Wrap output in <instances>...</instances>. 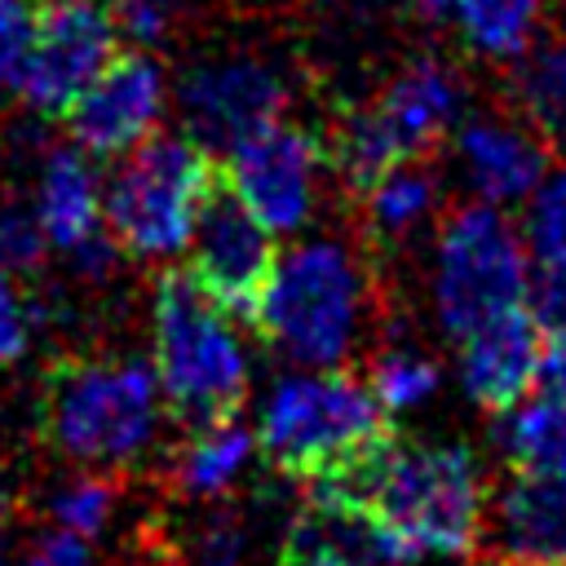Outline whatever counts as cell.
Masks as SVG:
<instances>
[{"instance_id":"obj_36","label":"cell","mask_w":566,"mask_h":566,"mask_svg":"<svg viewBox=\"0 0 566 566\" xmlns=\"http://www.w3.org/2000/svg\"><path fill=\"white\" fill-rule=\"evenodd\" d=\"M279 566H349L332 553H318V548H283V562Z\"/></svg>"},{"instance_id":"obj_4","label":"cell","mask_w":566,"mask_h":566,"mask_svg":"<svg viewBox=\"0 0 566 566\" xmlns=\"http://www.w3.org/2000/svg\"><path fill=\"white\" fill-rule=\"evenodd\" d=\"M367 270L340 239H301L274 256L252 305L256 332L296 367H340L367 323Z\"/></svg>"},{"instance_id":"obj_35","label":"cell","mask_w":566,"mask_h":566,"mask_svg":"<svg viewBox=\"0 0 566 566\" xmlns=\"http://www.w3.org/2000/svg\"><path fill=\"white\" fill-rule=\"evenodd\" d=\"M22 513V491H18V482L4 473V464H0V531L13 522Z\"/></svg>"},{"instance_id":"obj_21","label":"cell","mask_w":566,"mask_h":566,"mask_svg":"<svg viewBox=\"0 0 566 566\" xmlns=\"http://www.w3.org/2000/svg\"><path fill=\"white\" fill-rule=\"evenodd\" d=\"M447 18L478 57L517 62L539 35L544 0H451Z\"/></svg>"},{"instance_id":"obj_25","label":"cell","mask_w":566,"mask_h":566,"mask_svg":"<svg viewBox=\"0 0 566 566\" xmlns=\"http://www.w3.org/2000/svg\"><path fill=\"white\" fill-rule=\"evenodd\" d=\"M363 385L371 389V398L380 402V411L394 420V416H407V411L424 407L438 394L442 371H438V363L424 349H416V345H389V349H380L371 358Z\"/></svg>"},{"instance_id":"obj_27","label":"cell","mask_w":566,"mask_h":566,"mask_svg":"<svg viewBox=\"0 0 566 566\" xmlns=\"http://www.w3.org/2000/svg\"><path fill=\"white\" fill-rule=\"evenodd\" d=\"M248 548H252V535L234 513H203L186 526L181 566H243Z\"/></svg>"},{"instance_id":"obj_10","label":"cell","mask_w":566,"mask_h":566,"mask_svg":"<svg viewBox=\"0 0 566 566\" xmlns=\"http://www.w3.org/2000/svg\"><path fill=\"white\" fill-rule=\"evenodd\" d=\"M323 164L327 150L310 128L274 119L226 155V186L279 239V234H296L314 217Z\"/></svg>"},{"instance_id":"obj_7","label":"cell","mask_w":566,"mask_h":566,"mask_svg":"<svg viewBox=\"0 0 566 566\" xmlns=\"http://www.w3.org/2000/svg\"><path fill=\"white\" fill-rule=\"evenodd\" d=\"M531 287V252L522 226L509 221L495 203L455 208L433 239V314L447 336H464L478 323L526 305Z\"/></svg>"},{"instance_id":"obj_8","label":"cell","mask_w":566,"mask_h":566,"mask_svg":"<svg viewBox=\"0 0 566 566\" xmlns=\"http://www.w3.org/2000/svg\"><path fill=\"white\" fill-rule=\"evenodd\" d=\"M287 80L261 53H208L195 57L177 80V115L195 146L230 155L239 142L283 119Z\"/></svg>"},{"instance_id":"obj_5","label":"cell","mask_w":566,"mask_h":566,"mask_svg":"<svg viewBox=\"0 0 566 566\" xmlns=\"http://www.w3.org/2000/svg\"><path fill=\"white\" fill-rule=\"evenodd\" d=\"M155 380L164 402L186 424L239 416L252 380L248 345L234 314L221 310L190 270H168L155 283Z\"/></svg>"},{"instance_id":"obj_19","label":"cell","mask_w":566,"mask_h":566,"mask_svg":"<svg viewBox=\"0 0 566 566\" xmlns=\"http://www.w3.org/2000/svg\"><path fill=\"white\" fill-rule=\"evenodd\" d=\"M495 447L513 469L566 478V389H535L504 407Z\"/></svg>"},{"instance_id":"obj_2","label":"cell","mask_w":566,"mask_h":566,"mask_svg":"<svg viewBox=\"0 0 566 566\" xmlns=\"http://www.w3.org/2000/svg\"><path fill=\"white\" fill-rule=\"evenodd\" d=\"M164 407L150 363L66 354L40 385V433L80 469L124 473L159 442Z\"/></svg>"},{"instance_id":"obj_6","label":"cell","mask_w":566,"mask_h":566,"mask_svg":"<svg viewBox=\"0 0 566 566\" xmlns=\"http://www.w3.org/2000/svg\"><path fill=\"white\" fill-rule=\"evenodd\" d=\"M217 186V164L190 137H146L124 150L102 190V221L133 261H172L186 252L195 217Z\"/></svg>"},{"instance_id":"obj_30","label":"cell","mask_w":566,"mask_h":566,"mask_svg":"<svg viewBox=\"0 0 566 566\" xmlns=\"http://www.w3.org/2000/svg\"><path fill=\"white\" fill-rule=\"evenodd\" d=\"M526 310L539 332H566V265H539V279L526 287Z\"/></svg>"},{"instance_id":"obj_15","label":"cell","mask_w":566,"mask_h":566,"mask_svg":"<svg viewBox=\"0 0 566 566\" xmlns=\"http://www.w3.org/2000/svg\"><path fill=\"white\" fill-rule=\"evenodd\" d=\"M482 535L504 566H566V478L517 469L486 509Z\"/></svg>"},{"instance_id":"obj_1","label":"cell","mask_w":566,"mask_h":566,"mask_svg":"<svg viewBox=\"0 0 566 566\" xmlns=\"http://www.w3.org/2000/svg\"><path fill=\"white\" fill-rule=\"evenodd\" d=\"M310 491L358 504L380 539L385 566L464 557L482 539L486 478L460 442H385L358 469L310 482Z\"/></svg>"},{"instance_id":"obj_33","label":"cell","mask_w":566,"mask_h":566,"mask_svg":"<svg viewBox=\"0 0 566 566\" xmlns=\"http://www.w3.org/2000/svg\"><path fill=\"white\" fill-rule=\"evenodd\" d=\"M27 336H31V318H27V305L18 301L9 274L0 270V367L22 358L27 349Z\"/></svg>"},{"instance_id":"obj_37","label":"cell","mask_w":566,"mask_h":566,"mask_svg":"<svg viewBox=\"0 0 566 566\" xmlns=\"http://www.w3.org/2000/svg\"><path fill=\"white\" fill-rule=\"evenodd\" d=\"M424 13H433V18H447V9H451V0H416Z\"/></svg>"},{"instance_id":"obj_34","label":"cell","mask_w":566,"mask_h":566,"mask_svg":"<svg viewBox=\"0 0 566 566\" xmlns=\"http://www.w3.org/2000/svg\"><path fill=\"white\" fill-rule=\"evenodd\" d=\"M535 389H566V332H544L539 336Z\"/></svg>"},{"instance_id":"obj_11","label":"cell","mask_w":566,"mask_h":566,"mask_svg":"<svg viewBox=\"0 0 566 566\" xmlns=\"http://www.w3.org/2000/svg\"><path fill=\"white\" fill-rule=\"evenodd\" d=\"M186 252H190V279L221 310L252 318V305L261 296V283L279 248H274V234L261 226V217L221 177L195 217Z\"/></svg>"},{"instance_id":"obj_22","label":"cell","mask_w":566,"mask_h":566,"mask_svg":"<svg viewBox=\"0 0 566 566\" xmlns=\"http://www.w3.org/2000/svg\"><path fill=\"white\" fill-rule=\"evenodd\" d=\"M513 102L548 146L566 150V35L531 44L517 57Z\"/></svg>"},{"instance_id":"obj_28","label":"cell","mask_w":566,"mask_h":566,"mask_svg":"<svg viewBox=\"0 0 566 566\" xmlns=\"http://www.w3.org/2000/svg\"><path fill=\"white\" fill-rule=\"evenodd\" d=\"M49 239L35 221V212L18 203H0V270L4 274H35L44 265Z\"/></svg>"},{"instance_id":"obj_29","label":"cell","mask_w":566,"mask_h":566,"mask_svg":"<svg viewBox=\"0 0 566 566\" xmlns=\"http://www.w3.org/2000/svg\"><path fill=\"white\" fill-rule=\"evenodd\" d=\"M35 31V9L27 0H0V88L18 84Z\"/></svg>"},{"instance_id":"obj_32","label":"cell","mask_w":566,"mask_h":566,"mask_svg":"<svg viewBox=\"0 0 566 566\" xmlns=\"http://www.w3.org/2000/svg\"><path fill=\"white\" fill-rule=\"evenodd\" d=\"M22 566H97V557H93L88 539H80L71 531H44L22 553Z\"/></svg>"},{"instance_id":"obj_14","label":"cell","mask_w":566,"mask_h":566,"mask_svg":"<svg viewBox=\"0 0 566 566\" xmlns=\"http://www.w3.org/2000/svg\"><path fill=\"white\" fill-rule=\"evenodd\" d=\"M539 336L544 332L526 305H513L478 323L473 332L455 336L460 340L455 371H460V389L469 394V402L486 411H504L522 394H531L535 363H539Z\"/></svg>"},{"instance_id":"obj_40","label":"cell","mask_w":566,"mask_h":566,"mask_svg":"<svg viewBox=\"0 0 566 566\" xmlns=\"http://www.w3.org/2000/svg\"><path fill=\"white\" fill-rule=\"evenodd\" d=\"M177 566H181V562H177Z\"/></svg>"},{"instance_id":"obj_16","label":"cell","mask_w":566,"mask_h":566,"mask_svg":"<svg viewBox=\"0 0 566 566\" xmlns=\"http://www.w3.org/2000/svg\"><path fill=\"white\" fill-rule=\"evenodd\" d=\"M371 106H376L380 124L394 133V142L402 146V155L420 159L429 146H438L464 119L469 84L442 57H416L385 84V93Z\"/></svg>"},{"instance_id":"obj_23","label":"cell","mask_w":566,"mask_h":566,"mask_svg":"<svg viewBox=\"0 0 566 566\" xmlns=\"http://www.w3.org/2000/svg\"><path fill=\"white\" fill-rule=\"evenodd\" d=\"M407 155H402V146L394 142V133L380 124V115H376V106L367 102V106H354L349 115H340V124H336V133H332V142H327V164L336 168V177L354 190V195H363L380 172H389L394 164H402Z\"/></svg>"},{"instance_id":"obj_18","label":"cell","mask_w":566,"mask_h":566,"mask_svg":"<svg viewBox=\"0 0 566 566\" xmlns=\"http://www.w3.org/2000/svg\"><path fill=\"white\" fill-rule=\"evenodd\" d=\"M252 451H256V438L239 416L190 424L186 442L168 460V482H172L177 495H186L195 504L221 500L243 482V473L252 464Z\"/></svg>"},{"instance_id":"obj_9","label":"cell","mask_w":566,"mask_h":566,"mask_svg":"<svg viewBox=\"0 0 566 566\" xmlns=\"http://www.w3.org/2000/svg\"><path fill=\"white\" fill-rule=\"evenodd\" d=\"M115 53H119V22L106 4L49 0L35 13L31 49L13 88L35 115L62 119Z\"/></svg>"},{"instance_id":"obj_31","label":"cell","mask_w":566,"mask_h":566,"mask_svg":"<svg viewBox=\"0 0 566 566\" xmlns=\"http://www.w3.org/2000/svg\"><path fill=\"white\" fill-rule=\"evenodd\" d=\"M181 4L186 0H111V13L119 22V31H128L142 44H150V40H159L168 31V22L177 18Z\"/></svg>"},{"instance_id":"obj_3","label":"cell","mask_w":566,"mask_h":566,"mask_svg":"<svg viewBox=\"0 0 566 566\" xmlns=\"http://www.w3.org/2000/svg\"><path fill=\"white\" fill-rule=\"evenodd\" d=\"M252 438L279 473L310 486L358 469L394 433L358 376L336 367H292L265 389Z\"/></svg>"},{"instance_id":"obj_17","label":"cell","mask_w":566,"mask_h":566,"mask_svg":"<svg viewBox=\"0 0 566 566\" xmlns=\"http://www.w3.org/2000/svg\"><path fill=\"white\" fill-rule=\"evenodd\" d=\"M35 221L49 239V248L75 256L80 248L106 239L102 221V186L80 146H57L44 155L40 186H35Z\"/></svg>"},{"instance_id":"obj_20","label":"cell","mask_w":566,"mask_h":566,"mask_svg":"<svg viewBox=\"0 0 566 566\" xmlns=\"http://www.w3.org/2000/svg\"><path fill=\"white\" fill-rule=\"evenodd\" d=\"M438 208V177L420 159H402L389 172H380L363 190V217L371 239L380 243H402L411 239Z\"/></svg>"},{"instance_id":"obj_24","label":"cell","mask_w":566,"mask_h":566,"mask_svg":"<svg viewBox=\"0 0 566 566\" xmlns=\"http://www.w3.org/2000/svg\"><path fill=\"white\" fill-rule=\"evenodd\" d=\"M115 509H119V482H115V473H102V469L66 473L44 491L49 522L80 539L106 535V526L115 522Z\"/></svg>"},{"instance_id":"obj_38","label":"cell","mask_w":566,"mask_h":566,"mask_svg":"<svg viewBox=\"0 0 566 566\" xmlns=\"http://www.w3.org/2000/svg\"><path fill=\"white\" fill-rule=\"evenodd\" d=\"M0 566H4V557H0Z\"/></svg>"},{"instance_id":"obj_12","label":"cell","mask_w":566,"mask_h":566,"mask_svg":"<svg viewBox=\"0 0 566 566\" xmlns=\"http://www.w3.org/2000/svg\"><path fill=\"white\" fill-rule=\"evenodd\" d=\"M164 106H168L164 66L146 49H133V53H115L62 119L84 155L111 159L146 142L164 119Z\"/></svg>"},{"instance_id":"obj_39","label":"cell","mask_w":566,"mask_h":566,"mask_svg":"<svg viewBox=\"0 0 566 566\" xmlns=\"http://www.w3.org/2000/svg\"><path fill=\"white\" fill-rule=\"evenodd\" d=\"M44 4H49V0H44Z\"/></svg>"},{"instance_id":"obj_13","label":"cell","mask_w":566,"mask_h":566,"mask_svg":"<svg viewBox=\"0 0 566 566\" xmlns=\"http://www.w3.org/2000/svg\"><path fill=\"white\" fill-rule=\"evenodd\" d=\"M455 168L478 203H526V195L548 172V142L509 115H478L455 124Z\"/></svg>"},{"instance_id":"obj_26","label":"cell","mask_w":566,"mask_h":566,"mask_svg":"<svg viewBox=\"0 0 566 566\" xmlns=\"http://www.w3.org/2000/svg\"><path fill=\"white\" fill-rule=\"evenodd\" d=\"M522 239L539 265H566V164L548 168L526 195Z\"/></svg>"}]
</instances>
